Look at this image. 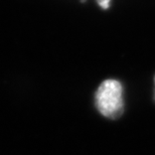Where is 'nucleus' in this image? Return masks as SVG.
<instances>
[{
	"label": "nucleus",
	"mask_w": 155,
	"mask_h": 155,
	"mask_svg": "<svg viewBox=\"0 0 155 155\" xmlns=\"http://www.w3.org/2000/svg\"><path fill=\"white\" fill-rule=\"evenodd\" d=\"M95 106L102 116L116 120L125 109L124 88L120 81L108 79L100 84L95 93Z\"/></svg>",
	"instance_id": "f257e3e1"
},
{
	"label": "nucleus",
	"mask_w": 155,
	"mask_h": 155,
	"mask_svg": "<svg viewBox=\"0 0 155 155\" xmlns=\"http://www.w3.org/2000/svg\"><path fill=\"white\" fill-rule=\"evenodd\" d=\"M94 1L97 2L99 5H102V6H104V7H106V6H108V3L110 2V0H94Z\"/></svg>",
	"instance_id": "f03ea898"
},
{
	"label": "nucleus",
	"mask_w": 155,
	"mask_h": 155,
	"mask_svg": "<svg viewBox=\"0 0 155 155\" xmlns=\"http://www.w3.org/2000/svg\"><path fill=\"white\" fill-rule=\"evenodd\" d=\"M154 86H155V77H154ZM155 92V91H154ZM154 98H155V95H154Z\"/></svg>",
	"instance_id": "7ed1b4c3"
}]
</instances>
